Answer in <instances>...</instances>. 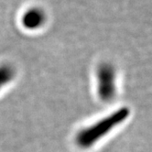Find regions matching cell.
<instances>
[{
  "label": "cell",
  "instance_id": "6da1fadb",
  "mask_svg": "<svg viewBox=\"0 0 152 152\" xmlns=\"http://www.w3.org/2000/svg\"><path fill=\"white\" fill-rule=\"evenodd\" d=\"M127 111L122 109L120 111H117L115 114L111 115L110 117L104 118L101 122L97 123L95 126L92 127L85 129L78 135L77 142L82 147H88L96 142V140L102 137L105 135V133L109 132L110 130L116 126L118 123H120L124 118L126 116Z\"/></svg>",
  "mask_w": 152,
  "mask_h": 152
},
{
  "label": "cell",
  "instance_id": "7a4b0ae2",
  "mask_svg": "<svg viewBox=\"0 0 152 152\" xmlns=\"http://www.w3.org/2000/svg\"><path fill=\"white\" fill-rule=\"evenodd\" d=\"M45 20V14L39 8H30L24 13L22 24L28 29L39 28Z\"/></svg>",
  "mask_w": 152,
  "mask_h": 152
},
{
  "label": "cell",
  "instance_id": "3957f363",
  "mask_svg": "<svg viewBox=\"0 0 152 152\" xmlns=\"http://www.w3.org/2000/svg\"><path fill=\"white\" fill-rule=\"evenodd\" d=\"M113 81H114V73L112 69L107 66L102 67V69L99 72V82H100L99 89L102 96H104V98H107V96H110L114 92Z\"/></svg>",
  "mask_w": 152,
  "mask_h": 152
},
{
  "label": "cell",
  "instance_id": "277c9868",
  "mask_svg": "<svg viewBox=\"0 0 152 152\" xmlns=\"http://www.w3.org/2000/svg\"><path fill=\"white\" fill-rule=\"evenodd\" d=\"M12 72L8 67H0V87L11 78Z\"/></svg>",
  "mask_w": 152,
  "mask_h": 152
}]
</instances>
